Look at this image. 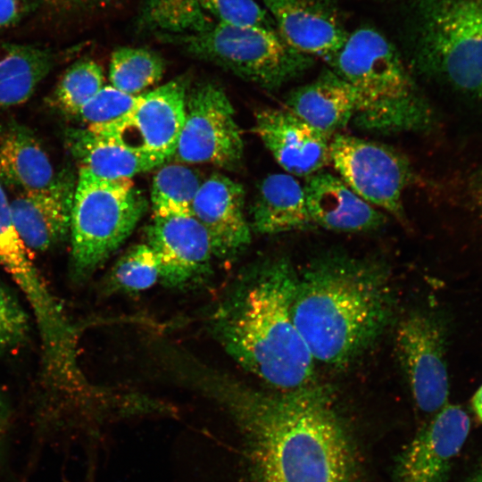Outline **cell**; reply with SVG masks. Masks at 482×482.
<instances>
[{"mask_svg": "<svg viewBox=\"0 0 482 482\" xmlns=\"http://www.w3.org/2000/svg\"><path fill=\"white\" fill-rule=\"evenodd\" d=\"M178 378L232 425L235 482H366L363 456L328 388L259 389L193 356Z\"/></svg>", "mask_w": 482, "mask_h": 482, "instance_id": "obj_1", "label": "cell"}, {"mask_svg": "<svg viewBox=\"0 0 482 482\" xmlns=\"http://www.w3.org/2000/svg\"><path fill=\"white\" fill-rule=\"evenodd\" d=\"M296 278L285 258L262 262L240 275L208 317L224 351L275 391L318 383L315 361L292 317Z\"/></svg>", "mask_w": 482, "mask_h": 482, "instance_id": "obj_2", "label": "cell"}, {"mask_svg": "<svg viewBox=\"0 0 482 482\" xmlns=\"http://www.w3.org/2000/svg\"><path fill=\"white\" fill-rule=\"evenodd\" d=\"M395 297L386 269L344 255L315 260L297 274L292 317L315 362L343 368L391 322Z\"/></svg>", "mask_w": 482, "mask_h": 482, "instance_id": "obj_3", "label": "cell"}, {"mask_svg": "<svg viewBox=\"0 0 482 482\" xmlns=\"http://www.w3.org/2000/svg\"><path fill=\"white\" fill-rule=\"evenodd\" d=\"M328 65L357 96L355 127L387 135L428 131L435 125L434 111L399 52L375 29L349 34Z\"/></svg>", "mask_w": 482, "mask_h": 482, "instance_id": "obj_4", "label": "cell"}, {"mask_svg": "<svg viewBox=\"0 0 482 482\" xmlns=\"http://www.w3.org/2000/svg\"><path fill=\"white\" fill-rule=\"evenodd\" d=\"M412 18L415 70L482 99V0H413Z\"/></svg>", "mask_w": 482, "mask_h": 482, "instance_id": "obj_5", "label": "cell"}, {"mask_svg": "<svg viewBox=\"0 0 482 482\" xmlns=\"http://www.w3.org/2000/svg\"><path fill=\"white\" fill-rule=\"evenodd\" d=\"M146 202L131 179H105L79 168L71 221V278L90 277L132 233Z\"/></svg>", "mask_w": 482, "mask_h": 482, "instance_id": "obj_6", "label": "cell"}, {"mask_svg": "<svg viewBox=\"0 0 482 482\" xmlns=\"http://www.w3.org/2000/svg\"><path fill=\"white\" fill-rule=\"evenodd\" d=\"M159 37L269 90L295 79L313 64V57L290 47L275 29L213 22L199 32Z\"/></svg>", "mask_w": 482, "mask_h": 482, "instance_id": "obj_7", "label": "cell"}, {"mask_svg": "<svg viewBox=\"0 0 482 482\" xmlns=\"http://www.w3.org/2000/svg\"><path fill=\"white\" fill-rule=\"evenodd\" d=\"M329 163L361 198L404 221L402 198L412 173L402 155L379 143L337 133L330 140Z\"/></svg>", "mask_w": 482, "mask_h": 482, "instance_id": "obj_8", "label": "cell"}, {"mask_svg": "<svg viewBox=\"0 0 482 482\" xmlns=\"http://www.w3.org/2000/svg\"><path fill=\"white\" fill-rule=\"evenodd\" d=\"M243 138L225 91L211 82L194 87L186 97L185 121L176 159L236 168L242 160Z\"/></svg>", "mask_w": 482, "mask_h": 482, "instance_id": "obj_9", "label": "cell"}, {"mask_svg": "<svg viewBox=\"0 0 482 482\" xmlns=\"http://www.w3.org/2000/svg\"><path fill=\"white\" fill-rule=\"evenodd\" d=\"M395 353L418 409L436 413L447 404L445 330L431 313L412 311L398 322Z\"/></svg>", "mask_w": 482, "mask_h": 482, "instance_id": "obj_10", "label": "cell"}, {"mask_svg": "<svg viewBox=\"0 0 482 482\" xmlns=\"http://www.w3.org/2000/svg\"><path fill=\"white\" fill-rule=\"evenodd\" d=\"M185 81L174 79L140 95L137 104L122 118L87 129L126 147L174 155L186 114Z\"/></svg>", "mask_w": 482, "mask_h": 482, "instance_id": "obj_11", "label": "cell"}, {"mask_svg": "<svg viewBox=\"0 0 482 482\" xmlns=\"http://www.w3.org/2000/svg\"><path fill=\"white\" fill-rule=\"evenodd\" d=\"M470 420L459 405L445 404L398 455L394 482H446L465 444Z\"/></svg>", "mask_w": 482, "mask_h": 482, "instance_id": "obj_12", "label": "cell"}, {"mask_svg": "<svg viewBox=\"0 0 482 482\" xmlns=\"http://www.w3.org/2000/svg\"><path fill=\"white\" fill-rule=\"evenodd\" d=\"M146 244L156 256L160 280L171 287L201 280L214 256L208 232L192 214L154 216Z\"/></svg>", "mask_w": 482, "mask_h": 482, "instance_id": "obj_13", "label": "cell"}, {"mask_svg": "<svg viewBox=\"0 0 482 482\" xmlns=\"http://www.w3.org/2000/svg\"><path fill=\"white\" fill-rule=\"evenodd\" d=\"M76 182L62 170L47 187L19 192L10 202L13 226L28 249L46 252L70 235Z\"/></svg>", "mask_w": 482, "mask_h": 482, "instance_id": "obj_14", "label": "cell"}, {"mask_svg": "<svg viewBox=\"0 0 482 482\" xmlns=\"http://www.w3.org/2000/svg\"><path fill=\"white\" fill-rule=\"evenodd\" d=\"M280 37L293 49L328 64L345 45L347 33L327 0H262Z\"/></svg>", "mask_w": 482, "mask_h": 482, "instance_id": "obj_15", "label": "cell"}, {"mask_svg": "<svg viewBox=\"0 0 482 482\" xmlns=\"http://www.w3.org/2000/svg\"><path fill=\"white\" fill-rule=\"evenodd\" d=\"M254 131L290 175L308 178L329 163L331 136L313 128L287 108L258 111Z\"/></svg>", "mask_w": 482, "mask_h": 482, "instance_id": "obj_16", "label": "cell"}, {"mask_svg": "<svg viewBox=\"0 0 482 482\" xmlns=\"http://www.w3.org/2000/svg\"><path fill=\"white\" fill-rule=\"evenodd\" d=\"M244 205L245 190L239 183L221 174L203 181L192 213L208 232L214 256L234 257L250 243L251 226Z\"/></svg>", "mask_w": 482, "mask_h": 482, "instance_id": "obj_17", "label": "cell"}, {"mask_svg": "<svg viewBox=\"0 0 482 482\" xmlns=\"http://www.w3.org/2000/svg\"><path fill=\"white\" fill-rule=\"evenodd\" d=\"M312 225L337 232H366L381 227L385 215L355 194L339 176L320 170L303 186Z\"/></svg>", "mask_w": 482, "mask_h": 482, "instance_id": "obj_18", "label": "cell"}, {"mask_svg": "<svg viewBox=\"0 0 482 482\" xmlns=\"http://www.w3.org/2000/svg\"><path fill=\"white\" fill-rule=\"evenodd\" d=\"M357 107L354 90L331 68L292 90L286 99L287 110L331 137L353 120Z\"/></svg>", "mask_w": 482, "mask_h": 482, "instance_id": "obj_19", "label": "cell"}, {"mask_svg": "<svg viewBox=\"0 0 482 482\" xmlns=\"http://www.w3.org/2000/svg\"><path fill=\"white\" fill-rule=\"evenodd\" d=\"M65 143L80 168L105 179H131L169 160L160 154L126 147L101 137L87 129H69Z\"/></svg>", "mask_w": 482, "mask_h": 482, "instance_id": "obj_20", "label": "cell"}, {"mask_svg": "<svg viewBox=\"0 0 482 482\" xmlns=\"http://www.w3.org/2000/svg\"><path fill=\"white\" fill-rule=\"evenodd\" d=\"M53 164L26 126L10 120L0 126V184L19 192L47 187L55 178Z\"/></svg>", "mask_w": 482, "mask_h": 482, "instance_id": "obj_21", "label": "cell"}, {"mask_svg": "<svg viewBox=\"0 0 482 482\" xmlns=\"http://www.w3.org/2000/svg\"><path fill=\"white\" fill-rule=\"evenodd\" d=\"M255 232L279 234L309 229L303 186L288 173H273L261 182L251 209Z\"/></svg>", "mask_w": 482, "mask_h": 482, "instance_id": "obj_22", "label": "cell"}, {"mask_svg": "<svg viewBox=\"0 0 482 482\" xmlns=\"http://www.w3.org/2000/svg\"><path fill=\"white\" fill-rule=\"evenodd\" d=\"M56 61L50 48L0 43V110L28 101Z\"/></svg>", "mask_w": 482, "mask_h": 482, "instance_id": "obj_23", "label": "cell"}, {"mask_svg": "<svg viewBox=\"0 0 482 482\" xmlns=\"http://www.w3.org/2000/svg\"><path fill=\"white\" fill-rule=\"evenodd\" d=\"M203 180L195 170L182 164L162 166L151 189L154 216L192 214V205Z\"/></svg>", "mask_w": 482, "mask_h": 482, "instance_id": "obj_24", "label": "cell"}, {"mask_svg": "<svg viewBox=\"0 0 482 482\" xmlns=\"http://www.w3.org/2000/svg\"><path fill=\"white\" fill-rule=\"evenodd\" d=\"M141 21L158 35L195 33L214 22L201 0H144Z\"/></svg>", "mask_w": 482, "mask_h": 482, "instance_id": "obj_25", "label": "cell"}, {"mask_svg": "<svg viewBox=\"0 0 482 482\" xmlns=\"http://www.w3.org/2000/svg\"><path fill=\"white\" fill-rule=\"evenodd\" d=\"M164 61L155 52L140 47H120L112 54L109 79L112 86L133 96L159 81Z\"/></svg>", "mask_w": 482, "mask_h": 482, "instance_id": "obj_26", "label": "cell"}, {"mask_svg": "<svg viewBox=\"0 0 482 482\" xmlns=\"http://www.w3.org/2000/svg\"><path fill=\"white\" fill-rule=\"evenodd\" d=\"M103 87V68L93 60H81L65 71L50 95L48 104L63 114L78 115Z\"/></svg>", "mask_w": 482, "mask_h": 482, "instance_id": "obj_27", "label": "cell"}, {"mask_svg": "<svg viewBox=\"0 0 482 482\" xmlns=\"http://www.w3.org/2000/svg\"><path fill=\"white\" fill-rule=\"evenodd\" d=\"M160 280L156 256L151 247L139 244L125 253L112 267L106 289L120 292H138L152 287Z\"/></svg>", "mask_w": 482, "mask_h": 482, "instance_id": "obj_28", "label": "cell"}, {"mask_svg": "<svg viewBox=\"0 0 482 482\" xmlns=\"http://www.w3.org/2000/svg\"><path fill=\"white\" fill-rule=\"evenodd\" d=\"M201 1L204 11L214 22L275 29L269 12L255 0Z\"/></svg>", "mask_w": 482, "mask_h": 482, "instance_id": "obj_29", "label": "cell"}, {"mask_svg": "<svg viewBox=\"0 0 482 482\" xmlns=\"http://www.w3.org/2000/svg\"><path fill=\"white\" fill-rule=\"evenodd\" d=\"M140 95L124 93L112 86H104L79 111L87 127L113 122L126 115L138 102Z\"/></svg>", "mask_w": 482, "mask_h": 482, "instance_id": "obj_30", "label": "cell"}, {"mask_svg": "<svg viewBox=\"0 0 482 482\" xmlns=\"http://www.w3.org/2000/svg\"><path fill=\"white\" fill-rule=\"evenodd\" d=\"M28 332L27 313L0 281V348L21 344Z\"/></svg>", "mask_w": 482, "mask_h": 482, "instance_id": "obj_31", "label": "cell"}, {"mask_svg": "<svg viewBox=\"0 0 482 482\" xmlns=\"http://www.w3.org/2000/svg\"><path fill=\"white\" fill-rule=\"evenodd\" d=\"M32 9L30 0H0V29L18 24Z\"/></svg>", "mask_w": 482, "mask_h": 482, "instance_id": "obj_32", "label": "cell"}, {"mask_svg": "<svg viewBox=\"0 0 482 482\" xmlns=\"http://www.w3.org/2000/svg\"><path fill=\"white\" fill-rule=\"evenodd\" d=\"M10 424V409L7 401L0 391V458L7 436Z\"/></svg>", "mask_w": 482, "mask_h": 482, "instance_id": "obj_33", "label": "cell"}, {"mask_svg": "<svg viewBox=\"0 0 482 482\" xmlns=\"http://www.w3.org/2000/svg\"><path fill=\"white\" fill-rule=\"evenodd\" d=\"M471 188L473 199L482 211V171L477 175Z\"/></svg>", "mask_w": 482, "mask_h": 482, "instance_id": "obj_34", "label": "cell"}, {"mask_svg": "<svg viewBox=\"0 0 482 482\" xmlns=\"http://www.w3.org/2000/svg\"><path fill=\"white\" fill-rule=\"evenodd\" d=\"M472 406L477 416L482 421V386L472 397Z\"/></svg>", "mask_w": 482, "mask_h": 482, "instance_id": "obj_35", "label": "cell"}, {"mask_svg": "<svg viewBox=\"0 0 482 482\" xmlns=\"http://www.w3.org/2000/svg\"><path fill=\"white\" fill-rule=\"evenodd\" d=\"M46 1H49L52 4H57V5L59 4V5L66 6V7L82 6L80 0H46Z\"/></svg>", "mask_w": 482, "mask_h": 482, "instance_id": "obj_36", "label": "cell"}, {"mask_svg": "<svg viewBox=\"0 0 482 482\" xmlns=\"http://www.w3.org/2000/svg\"><path fill=\"white\" fill-rule=\"evenodd\" d=\"M112 0H80L83 7H100Z\"/></svg>", "mask_w": 482, "mask_h": 482, "instance_id": "obj_37", "label": "cell"}, {"mask_svg": "<svg viewBox=\"0 0 482 482\" xmlns=\"http://www.w3.org/2000/svg\"><path fill=\"white\" fill-rule=\"evenodd\" d=\"M467 482H482V470L470 477Z\"/></svg>", "mask_w": 482, "mask_h": 482, "instance_id": "obj_38", "label": "cell"}]
</instances>
